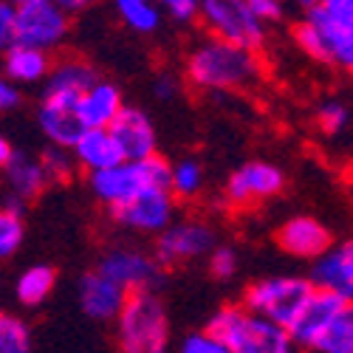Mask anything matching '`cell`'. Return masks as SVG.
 Masks as SVG:
<instances>
[{
    "instance_id": "obj_38",
    "label": "cell",
    "mask_w": 353,
    "mask_h": 353,
    "mask_svg": "<svg viewBox=\"0 0 353 353\" xmlns=\"http://www.w3.org/2000/svg\"><path fill=\"white\" fill-rule=\"evenodd\" d=\"M57 3H60V9L74 20L79 12H85L88 9V3H85V0H57Z\"/></svg>"
},
{
    "instance_id": "obj_12",
    "label": "cell",
    "mask_w": 353,
    "mask_h": 353,
    "mask_svg": "<svg viewBox=\"0 0 353 353\" xmlns=\"http://www.w3.org/2000/svg\"><path fill=\"white\" fill-rule=\"evenodd\" d=\"M175 198L167 190H141L130 203L113 210L110 218L116 226L139 234H159L175 221Z\"/></svg>"
},
{
    "instance_id": "obj_33",
    "label": "cell",
    "mask_w": 353,
    "mask_h": 353,
    "mask_svg": "<svg viewBox=\"0 0 353 353\" xmlns=\"http://www.w3.org/2000/svg\"><path fill=\"white\" fill-rule=\"evenodd\" d=\"M246 3H249L252 14L266 28L285 17V3H280V0H246Z\"/></svg>"
},
{
    "instance_id": "obj_16",
    "label": "cell",
    "mask_w": 353,
    "mask_h": 353,
    "mask_svg": "<svg viewBox=\"0 0 353 353\" xmlns=\"http://www.w3.org/2000/svg\"><path fill=\"white\" fill-rule=\"evenodd\" d=\"M88 190L94 192V198L108 207V212L125 207L130 203L144 187L141 181V172H139V164L136 161H122L110 170H102V172H91L88 175Z\"/></svg>"
},
{
    "instance_id": "obj_2",
    "label": "cell",
    "mask_w": 353,
    "mask_h": 353,
    "mask_svg": "<svg viewBox=\"0 0 353 353\" xmlns=\"http://www.w3.org/2000/svg\"><path fill=\"white\" fill-rule=\"evenodd\" d=\"M297 43L311 60L350 71L353 68V0H311L294 26Z\"/></svg>"
},
{
    "instance_id": "obj_27",
    "label": "cell",
    "mask_w": 353,
    "mask_h": 353,
    "mask_svg": "<svg viewBox=\"0 0 353 353\" xmlns=\"http://www.w3.org/2000/svg\"><path fill=\"white\" fill-rule=\"evenodd\" d=\"M0 353H32V328L23 316L0 311Z\"/></svg>"
},
{
    "instance_id": "obj_22",
    "label": "cell",
    "mask_w": 353,
    "mask_h": 353,
    "mask_svg": "<svg viewBox=\"0 0 353 353\" xmlns=\"http://www.w3.org/2000/svg\"><path fill=\"white\" fill-rule=\"evenodd\" d=\"M0 71H3V77L14 88L46 82V77L51 71V54H43L37 48H26V46L12 43L3 54H0Z\"/></svg>"
},
{
    "instance_id": "obj_4",
    "label": "cell",
    "mask_w": 353,
    "mask_h": 353,
    "mask_svg": "<svg viewBox=\"0 0 353 353\" xmlns=\"http://www.w3.org/2000/svg\"><path fill=\"white\" fill-rule=\"evenodd\" d=\"M203 334L229 353H297L283 328L249 314L243 305H223L215 311Z\"/></svg>"
},
{
    "instance_id": "obj_7",
    "label": "cell",
    "mask_w": 353,
    "mask_h": 353,
    "mask_svg": "<svg viewBox=\"0 0 353 353\" xmlns=\"http://www.w3.org/2000/svg\"><path fill=\"white\" fill-rule=\"evenodd\" d=\"M71 34V17L57 0H17L14 3V43L51 54L63 48Z\"/></svg>"
},
{
    "instance_id": "obj_10",
    "label": "cell",
    "mask_w": 353,
    "mask_h": 353,
    "mask_svg": "<svg viewBox=\"0 0 353 353\" xmlns=\"http://www.w3.org/2000/svg\"><path fill=\"white\" fill-rule=\"evenodd\" d=\"M218 246V234L215 229L201 221V218H184V221H172L156 241V263L161 269L172 266H184L198 257H207Z\"/></svg>"
},
{
    "instance_id": "obj_32",
    "label": "cell",
    "mask_w": 353,
    "mask_h": 353,
    "mask_svg": "<svg viewBox=\"0 0 353 353\" xmlns=\"http://www.w3.org/2000/svg\"><path fill=\"white\" fill-rule=\"evenodd\" d=\"M159 9H161V17H167L175 26H192L198 23V14H201L198 0H164Z\"/></svg>"
},
{
    "instance_id": "obj_15",
    "label": "cell",
    "mask_w": 353,
    "mask_h": 353,
    "mask_svg": "<svg viewBox=\"0 0 353 353\" xmlns=\"http://www.w3.org/2000/svg\"><path fill=\"white\" fill-rule=\"evenodd\" d=\"M277 243L291 257L316 260L334 246V238H331V229L322 221L311 215H294L277 229Z\"/></svg>"
},
{
    "instance_id": "obj_18",
    "label": "cell",
    "mask_w": 353,
    "mask_h": 353,
    "mask_svg": "<svg viewBox=\"0 0 353 353\" xmlns=\"http://www.w3.org/2000/svg\"><path fill=\"white\" fill-rule=\"evenodd\" d=\"M125 108L122 88L110 79H97L77 102V113L85 130H108Z\"/></svg>"
},
{
    "instance_id": "obj_35",
    "label": "cell",
    "mask_w": 353,
    "mask_h": 353,
    "mask_svg": "<svg viewBox=\"0 0 353 353\" xmlns=\"http://www.w3.org/2000/svg\"><path fill=\"white\" fill-rule=\"evenodd\" d=\"M179 94H181V79L175 77V74L164 71V74L156 77V82H153V97H156L159 102H172V99H179Z\"/></svg>"
},
{
    "instance_id": "obj_1",
    "label": "cell",
    "mask_w": 353,
    "mask_h": 353,
    "mask_svg": "<svg viewBox=\"0 0 353 353\" xmlns=\"http://www.w3.org/2000/svg\"><path fill=\"white\" fill-rule=\"evenodd\" d=\"M184 74L187 82L203 94H243L260 82L263 60L254 51L207 34L187 51Z\"/></svg>"
},
{
    "instance_id": "obj_25",
    "label": "cell",
    "mask_w": 353,
    "mask_h": 353,
    "mask_svg": "<svg viewBox=\"0 0 353 353\" xmlns=\"http://www.w3.org/2000/svg\"><path fill=\"white\" fill-rule=\"evenodd\" d=\"M116 17H119L136 34H156L161 28V9L150 0H116Z\"/></svg>"
},
{
    "instance_id": "obj_30",
    "label": "cell",
    "mask_w": 353,
    "mask_h": 353,
    "mask_svg": "<svg viewBox=\"0 0 353 353\" xmlns=\"http://www.w3.org/2000/svg\"><path fill=\"white\" fill-rule=\"evenodd\" d=\"M23 238H26L23 212L0 207V263L17 254V249L23 246Z\"/></svg>"
},
{
    "instance_id": "obj_5",
    "label": "cell",
    "mask_w": 353,
    "mask_h": 353,
    "mask_svg": "<svg viewBox=\"0 0 353 353\" xmlns=\"http://www.w3.org/2000/svg\"><path fill=\"white\" fill-rule=\"evenodd\" d=\"M116 342L119 353H167L170 319L159 294H128L116 316Z\"/></svg>"
},
{
    "instance_id": "obj_39",
    "label": "cell",
    "mask_w": 353,
    "mask_h": 353,
    "mask_svg": "<svg viewBox=\"0 0 353 353\" xmlns=\"http://www.w3.org/2000/svg\"><path fill=\"white\" fill-rule=\"evenodd\" d=\"M12 156H14V147H12V141L0 133V172L6 170V164L12 161Z\"/></svg>"
},
{
    "instance_id": "obj_13",
    "label": "cell",
    "mask_w": 353,
    "mask_h": 353,
    "mask_svg": "<svg viewBox=\"0 0 353 353\" xmlns=\"http://www.w3.org/2000/svg\"><path fill=\"white\" fill-rule=\"evenodd\" d=\"M108 133L119 144V153L125 161H144V159L156 156V150H159L156 128L141 108L125 105L119 110V116L113 119V125L108 128Z\"/></svg>"
},
{
    "instance_id": "obj_20",
    "label": "cell",
    "mask_w": 353,
    "mask_h": 353,
    "mask_svg": "<svg viewBox=\"0 0 353 353\" xmlns=\"http://www.w3.org/2000/svg\"><path fill=\"white\" fill-rule=\"evenodd\" d=\"M97 71L91 63H85L82 57H63V60L51 63V71L46 77V91L43 97H68L79 99L88 88L97 82Z\"/></svg>"
},
{
    "instance_id": "obj_24",
    "label": "cell",
    "mask_w": 353,
    "mask_h": 353,
    "mask_svg": "<svg viewBox=\"0 0 353 353\" xmlns=\"http://www.w3.org/2000/svg\"><path fill=\"white\" fill-rule=\"evenodd\" d=\"M57 285V272L48 263H34L26 272H20L17 283H14V297L23 305H40Z\"/></svg>"
},
{
    "instance_id": "obj_36",
    "label": "cell",
    "mask_w": 353,
    "mask_h": 353,
    "mask_svg": "<svg viewBox=\"0 0 353 353\" xmlns=\"http://www.w3.org/2000/svg\"><path fill=\"white\" fill-rule=\"evenodd\" d=\"M14 43V3L0 0V54Z\"/></svg>"
},
{
    "instance_id": "obj_21",
    "label": "cell",
    "mask_w": 353,
    "mask_h": 353,
    "mask_svg": "<svg viewBox=\"0 0 353 353\" xmlns=\"http://www.w3.org/2000/svg\"><path fill=\"white\" fill-rule=\"evenodd\" d=\"M3 175V184H6V195L17 203H26V201H34L43 195V190L48 187L46 181V172L37 161V156L32 153H20L14 150L12 161L6 164V170L0 172Z\"/></svg>"
},
{
    "instance_id": "obj_8",
    "label": "cell",
    "mask_w": 353,
    "mask_h": 353,
    "mask_svg": "<svg viewBox=\"0 0 353 353\" xmlns=\"http://www.w3.org/2000/svg\"><path fill=\"white\" fill-rule=\"evenodd\" d=\"M198 6V20H203L212 37L254 54H260V48L266 46L269 28L252 14L246 0H203Z\"/></svg>"
},
{
    "instance_id": "obj_19",
    "label": "cell",
    "mask_w": 353,
    "mask_h": 353,
    "mask_svg": "<svg viewBox=\"0 0 353 353\" xmlns=\"http://www.w3.org/2000/svg\"><path fill=\"white\" fill-rule=\"evenodd\" d=\"M77 297H79V308L85 316L99 319V322H110V319L119 316L128 294L119 285H113L108 277H102L99 272H88L79 280Z\"/></svg>"
},
{
    "instance_id": "obj_29",
    "label": "cell",
    "mask_w": 353,
    "mask_h": 353,
    "mask_svg": "<svg viewBox=\"0 0 353 353\" xmlns=\"http://www.w3.org/2000/svg\"><path fill=\"white\" fill-rule=\"evenodd\" d=\"M316 125L319 133H325L331 139L342 136L350 128V108L342 99H322L316 105Z\"/></svg>"
},
{
    "instance_id": "obj_9",
    "label": "cell",
    "mask_w": 353,
    "mask_h": 353,
    "mask_svg": "<svg viewBox=\"0 0 353 353\" xmlns=\"http://www.w3.org/2000/svg\"><path fill=\"white\" fill-rule=\"evenodd\" d=\"M97 272L113 285H119L125 294H156L161 285V266L156 257L133 246H110L99 257Z\"/></svg>"
},
{
    "instance_id": "obj_6",
    "label": "cell",
    "mask_w": 353,
    "mask_h": 353,
    "mask_svg": "<svg viewBox=\"0 0 353 353\" xmlns=\"http://www.w3.org/2000/svg\"><path fill=\"white\" fill-rule=\"evenodd\" d=\"M316 288L308 283V277L297 274H277V277H263L252 283L243 291V308L260 319L272 322V325L288 331L294 325V319L303 314L308 305L311 294Z\"/></svg>"
},
{
    "instance_id": "obj_11",
    "label": "cell",
    "mask_w": 353,
    "mask_h": 353,
    "mask_svg": "<svg viewBox=\"0 0 353 353\" xmlns=\"http://www.w3.org/2000/svg\"><path fill=\"white\" fill-rule=\"evenodd\" d=\"M285 190V172L272 161H246L229 175L226 203L234 210H249L260 201L277 198Z\"/></svg>"
},
{
    "instance_id": "obj_26",
    "label": "cell",
    "mask_w": 353,
    "mask_h": 353,
    "mask_svg": "<svg viewBox=\"0 0 353 353\" xmlns=\"http://www.w3.org/2000/svg\"><path fill=\"white\" fill-rule=\"evenodd\" d=\"M203 184H207V172L198 159H181L170 167V195L175 198V203L198 198Z\"/></svg>"
},
{
    "instance_id": "obj_31",
    "label": "cell",
    "mask_w": 353,
    "mask_h": 353,
    "mask_svg": "<svg viewBox=\"0 0 353 353\" xmlns=\"http://www.w3.org/2000/svg\"><path fill=\"white\" fill-rule=\"evenodd\" d=\"M207 263H210L212 277L229 280V277L238 274V269H241V254H238V249H234L232 243H218V246L207 254Z\"/></svg>"
},
{
    "instance_id": "obj_3",
    "label": "cell",
    "mask_w": 353,
    "mask_h": 353,
    "mask_svg": "<svg viewBox=\"0 0 353 353\" xmlns=\"http://www.w3.org/2000/svg\"><path fill=\"white\" fill-rule=\"evenodd\" d=\"M285 334L305 353H353V305L334 294L314 291Z\"/></svg>"
},
{
    "instance_id": "obj_34",
    "label": "cell",
    "mask_w": 353,
    "mask_h": 353,
    "mask_svg": "<svg viewBox=\"0 0 353 353\" xmlns=\"http://www.w3.org/2000/svg\"><path fill=\"white\" fill-rule=\"evenodd\" d=\"M179 353H229L223 345H218L212 336H207L203 331H195V334H187L181 339V350Z\"/></svg>"
},
{
    "instance_id": "obj_23",
    "label": "cell",
    "mask_w": 353,
    "mask_h": 353,
    "mask_svg": "<svg viewBox=\"0 0 353 353\" xmlns=\"http://www.w3.org/2000/svg\"><path fill=\"white\" fill-rule=\"evenodd\" d=\"M71 156H74L77 170H85L88 175L110 170L125 161L119 153V144L113 141V136L108 130H85L77 139V144L71 147Z\"/></svg>"
},
{
    "instance_id": "obj_17",
    "label": "cell",
    "mask_w": 353,
    "mask_h": 353,
    "mask_svg": "<svg viewBox=\"0 0 353 353\" xmlns=\"http://www.w3.org/2000/svg\"><path fill=\"white\" fill-rule=\"evenodd\" d=\"M77 102L79 99H68V97H43L37 122H40L43 136L48 139V147L71 150L77 139L85 133L79 113H77Z\"/></svg>"
},
{
    "instance_id": "obj_28",
    "label": "cell",
    "mask_w": 353,
    "mask_h": 353,
    "mask_svg": "<svg viewBox=\"0 0 353 353\" xmlns=\"http://www.w3.org/2000/svg\"><path fill=\"white\" fill-rule=\"evenodd\" d=\"M40 167L46 172V181L48 184H68L74 175H77V164L71 150H60V147H46L40 153Z\"/></svg>"
},
{
    "instance_id": "obj_37",
    "label": "cell",
    "mask_w": 353,
    "mask_h": 353,
    "mask_svg": "<svg viewBox=\"0 0 353 353\" xmlns=\"http://www.w3.org/2000/svg\"><path fill=\"white\" fill-rule=\"evenodd\" d=\"M23 102V94H20V88H14L6 77H3V71H0V110H14L17 105Z\"/></svg>"
},
{
    "instance_id": "obj_14",
    "label": "cell",
    "mask_w": 353,
    "mask_h": 353,
    "mask_svg": "<svg viewBox=\"0 0 353 353\" xmlns=\"http://www.w3.org/2000/svg\"><path fill=\"white\" fill-rule=\"evenodd\" d=\"M308 283L316 291L334 294V297H342L350 303L353 300V243L350 241L334 243L325 254L311 260Z\"/></svg>"
},
{
    "instance_id": "obj_40",
    "label": "cell",
    "mask_w": 353,
    "mask_h": 353,
    "mask_svg": "<svg viewBox=\"0 0 353 353\" xmlns=\"http://www.w3.org/2000/svg\"><path fill=\"white\" fill-rule=\"evenodd\" d=\"M0 201H3V195H0Z\"/></svg>"
}]
</instances>
